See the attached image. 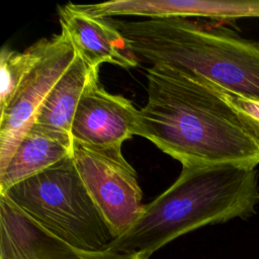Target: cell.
I'll list each match as a JSON object with an SVG mask.
<instances>
[{
    "mask_svg": "<svg viewBox=\"0 0 259 259\" xmlns=\"http://www.w3.org/2000/svg\"><path fill=\"white\" fill-rule=\"evenodd\" d=\"M148 99L138 110L134 135L152 142L182 167L259 165V145L211 84L169 66L147 71Z\"/></svg>",
    "mask_w": 259,
    "mask_h": 259,
    "instance_id": "6da1fadb",
    "label": "cell"
},
{
    "mask_svg": "<svg viewBox=\"0 0 259 259\" xmlns=\"http://www.w3.org/2000/svg\"><path fill=\"white\" fill-rule=\"evenodd\" d=\"M259 202L258 172L235 164L182 167L176 181L151 202L107 250L150 256L206 225L248 218Z\"/></svg>",
    "mask_w": 259,
    "mask_h": 259,
    "instance_id": "7a4b0ae2",
    "label": "cell"
},
{
    "mask_svg": "<svg viewBox=\"0 0 259 259\" xmlns=\"http://www.w3.org/2000/svg\"><path fill=\"white\" fill-rule=\"evenodd\" d=\"M108 19L138 60L179 69L259 100V44L188 18Z\"/></svg>",
    "mask_w": 259,
    "mask_h": 259,
    "instance_id": "3957f363",
    "label": "cell"
},
{
    "mask_svg": "<svg viewBox=\"0 0 259 259\" xmlns=\"http://www.w3.org/2000/svg\"><path fill=\"white\" fill-rule=\"evenodd\" d=\"M0 194L44 229L77 248L104 251L114 240L72 155Z\"/></svg>",
    "mask_w": 259,
    "mask_h": 259,
    "instance_id": "277c9868",
    "label": "cell"
},
{
    "mask_svg": "<svg viewBox=\"0 0 259 259\" xmlns=\"http://www.w3.org/2000/svg\"><path fill=\"white\" fill-rule=\"evenodd\" d=\"M73 161L114 239L140 218L144 204L138 175L121 148L91 147L73 141Z\"/></svg>",
    "mask_w": 259,
    "mask_h": 259,
    "instance_id": "5b68a950",
    "label": "cell"
},
{
    "mask_svg": "<svg viewBox=\"0 0 259 259\" xmlns=\"http://www.w3.org/2000/svg\"><path fill=\"white\" fill-rule=\"evenodd\" d=\"M75 57L67 36L63 32L54 34L9 104L0 111V172L5 169L21 138L34 123L47 95Z\"/></svg>",
    "mask_w": 259,
    "mask_h": 259,
    "instance_id": "8992f818",
    "label": "cell"
},
{
    "mask_svg": "<svg viewBox=\"0 0 259 259\" xmlns=\"http://www.w3.org/2000/svg\"><path fill=\"white\" fill-rule=\"evenodd\" d=\"M0 259H149L143 254L88 251L56 237L0 194Z\"/></svg>",
    "mask_w": 259,
    "mask_h": 259,
    "instance_id": "52a82bcc",
    "label": "cell"
},
{
    "mask_svg": "<svg viewBox=\"0 0 259 259\" xmlns=\"http://www.w3.org/2000/svg\"><path fill=\"white\" fill-rule=\"evenodd\" d=\"M138 110L131 100L109 93L95 79L78 103L71 137L74 142L91 147L121 148L134 136Z\"/></svg>",
    "mask_w": 259,
    "mask_h": 259,
    "instance_id": "ba28073f",
    "label": "cell"
},
{
    "mask_svg": "<svg viewBox=\"0 0 259 259\" xmlns=\"http://www.w3.org/2000/svg\"><path fill=\"white\" fill-rule=\"evenodd\" d=\"M58 14L62 32L76 55L91 67L99 69L103 63L123 69L138 66L139 60L107 17L94 15L83 9L81 4L73 3L59 6Z\"/></svg>",
    "mask_w": 259,
    "mask_h": 259,
    "instance_id": "9c48e42d",
    "label": "cell"
},
{
    "mask_svg": "<svg viewBox=\"0 0 259 259\" xmlns=\"http://www.w3.org/2000/svg\"><path fill=\"white\" fill-rule=\"evenodd\" d=\"M70 133L34 122L21 138L5 169L0 172V193L72 155Z\"/></svg>",
    "mask_w": 259,
    "mask_h": 259,
    "instance_id": "30bf717a",
    "label": "cell"
},
{
    "mask_svg": "<svg viewBox=\"0 0 259 259\" xmlns=\"http://www.w3.org/2000/svg\"><path fill=\"white\" fill-rule=\"evenodd\" d=\"M88 12L111 18L140 16L146 18L206 17L211 19L241 18V2L205 0H118L81 5Z\"/></svg>",
    "mask_w": 259,
    "mask_h": 259,
    "instance_id": "8fae6325",
    "label": "cell"
},
{
    "mask_svg": "<svg viewBox=\"0 0 259 259\" xmlns=\"http://www.w3.org/2000/svg\"><path fill=\"white\" fill-rule=\"evenodd\" d=\"M98 71L76 55L41 103L34 122L70 133L81 96L85 88L98 79Z\"/></svg>",
    "mask_w": 259,
    "mask_h": 259,
    "instance_id": "7c38bea8",
    "label": "cell"
},
{
    "mask_svg": "<svg viewBox=\"0 0 259 259\" xmlns=\"http://www.w3.org/2000/svg\"><path fill=\"white\" fill-rule=\"evenodd\" d=\"M48 42L49 38H41L24 52L3 47L0 54V111L9 104L19 85L44 54Z\"/></svg>",
    "mask_w": 259,
    "mask_h": 259,
    "instance_id": "4fadbf2b",
    "label": "cell"
},
{
    "mask_svg": "<svg viewBox=\"0 0 259 259\" xmlns=\"http://www.w3.org/2000/svg\"><path fill=\"white\" fill-rule=\"evenodd\" d=\"M212 86L219 90L223 97L234 108L246 131L259 145V100L232 93L214 85Z\"/></svg>",
    "mask_w": 259,
    "mask_h": 259,
    "instance_id": "5bb4252c",
    "label": "cell"
},
{
    "mask_svg": "<svg viewBox=\"0 0 259 259\" xmlns=\"http://www.w3.org/2000/svg\"><path fill=\"white\" fill-rule=\"evenodd\" d=\"M248 17H259V1L247 2Z\"/></svg>",
    "mask_w": 259,
    "mask_h": 259,
    "instance_id": "9a60e30c",
    "label": "cell"
}]
</instances>
